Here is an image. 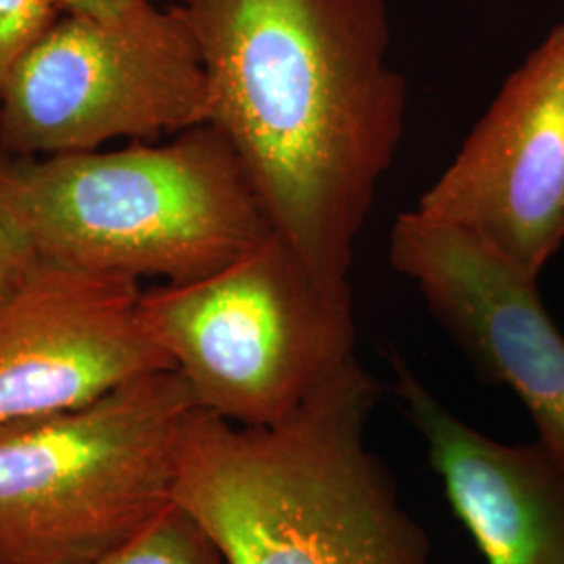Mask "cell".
Returning a JSON list of instances; mask_svg holds the SVG:
<instances>
[{
    "mask_svg": "<svg viewBox=\"0 0 564 564\" xmlns=\"http://www.w3.org/2000/svg\"><path fill=\"white\" fill-rule=\"evenodd\" d=\"M214 123L274 230L349 284L356 241L405 128L384 0H181Z\"/></svg>",
    "mask_w": 564,
    "mask_h": 564,
    "instance_id": "1",
    "label": "cell"
},
{
    "mask_svg": "<svg viewBox=\"0 0 564 564\" xmlns=\"http://www.w3.org/2000/svg\"><path fill=\"white\" fill-rule=\"evenodd\" d=\"M377 400L354 358L281 423L241 426L195 408L174 500L228 564H426L423 529L366 447Z\"/></svg>",
    "mask_w": 564,
    "mask_h": 564,
    "instance_id": "2",
    "label": "cell"
},
{
    "mask_svg": "<svg viewBox=\"0 0 564 564\" xmlns=\"http://www.w3.org/2000/svg\"><path fill=\"white\" fill-rule=\"evenodd\" d=\"M0 220L41 262L134 281L202 279L276 232L214 123L113 151H0Z\"/></svg>",
    "mask_w": 564,
    "mask_h": 564,
    "instance_id": "3",
    "label": "cell"
},
{
    "mask_svg": "<svg viewBox=\"0 0 564 564\" xmlns=\"http://www.w3.org/2000/svg\"><path fill=\"white\" fill-rule=\"evenodd\" d=\"M199 408L176 370L0 431V564H95L174 502Z\"/></svg>",
    "mask_w": 564,
    "mask_h": 564,
    "instance_id": "4",
    "label": "cell"
},
{
    "mask_svg": "<svg viewBox=\"0 0 564 564\" xmlns=\"http://www.w3.org/2000/svg\"><path fill=\"white\" fill-rule=\"evenodd\" d=\"M141 316L197 405L241 426L281 423L356 358L351 286L279 232L207 276L142 291Z\"/></svg>",
    "mask_w": 564,
    "mask_h": 564,
    "instance_id": "5",
    "label": "cell"
},
{
    "mask_svg": "<svg viewBox=\"0 0 564 564\" xmlns=\"http://www.w3.org/2000/svg\"><path fill=\"white\" fill-rule=\"evenodd\" d=\"M202 51L181 4L65 9L0 107V151L23 158L153 142L209 123Z\"/></svg>",
    "mask_w": 564,
    "mask_h": 564,
    "instance_id": "6",
    "label": "cell"
},
{
    "mask_svg": "<svg viewBox=\"0 0 564 564\" xmlns=\"http://www.w3.org/2000/svg\"><path fill=\"white\" fill-rule=\"evenodd\" d=\"M412 212L542 276L564 242V23L512 72Z\"/></svg>",
    "mask_w": 564,
    "mask_h": 564,
    "instance_id": "7",
    "label": "cell"
},
{
    "mask_svg": "<svg viewBox=\"0 0 564 564\" xmlns=\"http://www.w3.org/2000/svg\"><path fill=\"white\" fill-rule=\"evenodd\" d=\"M139 281L32 260L0 300V431L174 370L141 316Z\"/></svg>",
    "mask_w": 564,
    "mask_h": 564,
    "instance_id": "8",
    "label": "cell"
},
{
    "mask_svg": "<svg viewBox=\"0 0 564 564\" xmlns=\"http://www.w3.org/2000/svg\"><path fill=\"white\" fill-rule=\"evenodd\" d=\"M389 260L489 381L524 405L544 444L564 464V335L538 281L456 228L402 212Z\"/></svg>",
    "mask_w": 564,
    "mask_h": 564,
    "instance_id": "9",
    "label": "cell"
},
{
    "mask_svg": "<svg viewBox=\"0 0 564 564\" xmlns=\"http://www.w3.org/2000/svg\"><path fill=\"white\" fill-rule=\"evenodd\" d=\"M395 391L447 500L487 564H564V464L544 444L506 445L452 414L402 358Z\"/></svg>",
    "mask_w": 564,
    "mask_h": 564,
    "instance_id": "10",
    "label": "cell"
},
{
    "mask_svg": "<svg viewBox=\"0 0 564 564\" xmlns=\"http://www.w3.org/2000/svg\"><path fill=\"white\" fill-rule=\"evenodd\" d=\"M95 564H228L218 542L176 500Z\"/></svg>",
    "mask_w": 564,
    "mask_h": 564,
    "instance_id": "11",
    "label": "cell"
},
{
    "mask_svg": "<svg viewBox=\"0 0 564 564\" xmlns=\"http://www.w3.org/2000/svg\"><path fill=\"white\" fill-rule=\"evenodd\" d=\"M63 11L59 0H0V107L21 63Z\"/></svg>",
    "mask_w": 564,
    "mask_h": 564,
    "instance_id": "12",
    "label": "cell"
},
{
    "mask_svg": "<svg viewBox=\"0 0 564 564\" xmlns=\"http://www.w3.org/2000/svg\"><path fill=\"white\" fill-rule=\"evenodd\" d=\"M32 260L34 256L25 249V245L0 220V300L18 282Z\"/></svg>",
    "mask_w": 564,
    "mask_h": 564,
    "instance_id": "13",
    "label": "cell"
},
{
    "mask_svg": "<svg viewBox=\"0 0 564 564\" xmlns=\"http://www.w3.org/2000/svg\"><path fill=\"white\" fill-rule=\"evenodd\" d=\"M63 9H99V7H107L113 2H121V0H59Z\"/></svg>",
    "mask_w": 564,
    "mask_h": 564,
    "instance_id": "14",
    "label": "cell"
}]
</instances>
